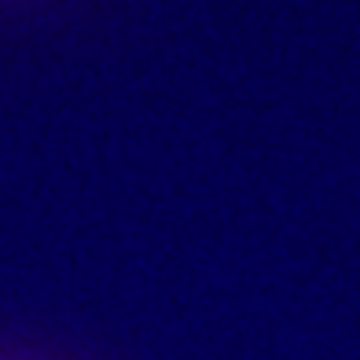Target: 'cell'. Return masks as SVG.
Segmentation results:
<instances>
[{"instance_id":"6da1fadb","label":"cell","mask_w":360,"mask_h":360,"mask_svg":"<svg viewBox=\"0 0 360 360\" xmlns=\"http://www.w3.org/2000/svg\"><path fill=\"white\" fill-rule=\"evenodd\" d=\"M0 360H22V356H0Z\"/></svg>"}]
</instances>
